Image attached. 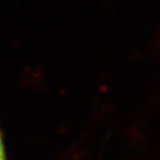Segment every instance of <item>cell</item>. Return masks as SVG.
Masks as SVG:
<instances>
[{
	"label": "cell",
	"mask_w": 160,
	"mask_h": 160,
	"mask_svg": "<svg viewBox=\"0 0 160 160\" xmlns=\"http://www.w3.org/2000/svg\"><path fill=\"white\" fill-rule=\"evenodd\" d=\"M0 160H7V158H6L5 145H3V140H2L1 132H0Z\"/></svg>",
	"instance_id": "1"
}]
</instances>
